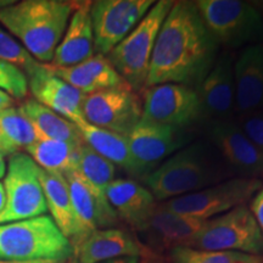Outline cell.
I'll return each mask as SVG.
<instances>
[{
  "label": "cell",
  "mask_w": 263,
  "mask_h": 263,
  "mask_svg": "<svg viewBox=\"0 0 263 263\" xmlns=\"http://www.w3.org/2000/svg\"><path fill=\"white\" fill-rule=\"evenodd\" d=\"M70 263H78L77 259H76L74 256H72V257L70 258Z\"/></svg>",
  "instance_id": "42"
},
{
  "label": "cell",
  "mask_w": 263,
  "mask_h": 263,
  "mask_svg": "<svg viewBox=\"0 0 263 263\" xmlns=\"http://www.w3.org/2000/svg\"><path fill=\"white\" fill-rule=\"evenodd\" d=\"M156 252L123 229L95 230L73 250L78 263H100L122 257H146Z\"/></svg>",
  "instance_id": "16"
},
{
  "label": "cell",
  "mask_w": 263,
  "mask_h": 263,
  "mask_svg": "<svg viewBox=\"0 0 263 263\" xmlns=\"http://www.w3.org/2000/svg\"><path fill=\"white\" fill-rule=\"evenodd\" d=\"M90 5L91 2H77L64 37L59 43L54 58L49 65L54 67H70L94 57Z\"/></svg>",
  "instance_id": "21"
},
{
  "label": "cell",
  "mask_w": 263,
  "mask_h": 263,
  "mask_svg": "<svg viewBox=\"0 0 263 263\" xmlns=\"http://www.w3.org/2000/svg\"><path fill=\"white\" fill-rule=\"evenodd\" d=\"M262 185V179L232 177L199 192L174 197L161 205L174 213L207 221L240 205H246Z\"/></svg>",
  "instance_id": "9"
},
{
  "label": "cell",
  "mask_w": 263,
  "mask_h": 263,
  "mask_svg": "<svg viewBox=\"0 0 263 263\" xmlns=\"http://www.w3.org/2000/svg\"><path fill=\"white\" fill-rule=\"evenodd\" d=\"M77 2L24 0L0 6V24L41 64H50Z\"/></svg>",
  "instance_id": "3"
},
{
  "label": "cell",
  "mask_w": 263,
  "mask_h": 263,
  "mask_svg": "<svg viewBox=\"0 0 263 263\" xmlns=\"http://www.w3.org/2000/svg\"><path fill=\"white\" fill-rule=\"evenodd\" d=\"M173 3L172 0L155 2L133 31L107 55L121 77L138 94L145 89L157 35Z\"/></svg>",
  "instance_id": "5"
},
{
  "label": "cell",
  "mask_w": 263,
  "mask_h": 263,
  "mask_svg": "<svg viewBox=\"0 0 263 263\" xmlns=\"http://www.w3.org/2000/svg\"><path fill=\"white\" fill-rule=\"evenodd\" d=\"M0 130L17 151L26 150L41 139L33 124L20 112L18 107L14 106L0 112Z\"/></svg>",
  "instance_id": "30"
},
{
  "label": "cell",
  "mask_w": 263,
  "mask_h": 263,
  "mask_svg": "<svg viewBox=\"0 0 263 263\" xmlns=\"http://www.w3.org/2000/svg\"><path fill=\"white\" fill-rule=\"evenodd\" d=\"M155 4L154 0H97L91 2L95 54L107 57Z\"/></svg>",
  "instance_id": "11"
},
{
  "label": "cell",
  "mask_w": 263,
  "mask_h": 263,
  "mask_svg": "<svg viewBox=\"0 0 263 263\" xmlns=\"http://www.w3.org/2000/svg\"><path fill=\"white\" fill-rule=\"evenodd\" d=\"M141 257H122V258H115L108 259L100 263H139Z\"/></svg>",
  "instance_id": "37"
},
{
  "label": "cell",
  "mask_w": 263,
  "mask_h": 263,
  "mask_svg": "<svg viewBox=\"0 0 263 263\" xmlns=\"http://www.w3.org/2000/svg\"><path fill=\"white\" fill-rule=\"evenodd\" d=\"M203 116L227 121L234 112V61L229 54L217 59L196 88Z\"/></svg>",
  "instance_id": "18"
},
{
  "label": "cell",
  "mask_w": 263,
  "mask_h": 263,
  "mask_svg": "<svg viewBox=\"0 0 263 263\" xmlns=\"http://www.w3.org/2000/svg\"><path fill=\"white\" fill-rule=\"evenodd\" d=\"M0 263H66V262L51 261V259H39V261H9V259H0Z\"/></svg>",
  "instance_id": "38"
},
{
  "label": "cell",
  "mask_w": 263,
  "mask_h": 263,
  "mask_svg": "<svg viewBox=\"0 0 263 263\" xmlns=\"http://www.w3.org/2000/svg\"><path fill=\"white\" fill-rule=\"evenodd\" d=\"M45 65L55 76L84 95L114 88L129 87L108 61L107 57L104 55L95 54L93 58L70 67H54L49 64Z\"/></svg>",
  "instance_id": "22"
},
{
  "label": "cell",
  "mask_w": 263,
  "mask_h": 263,
  "mask_svg": "<svg viewBox=\"0 0 263 263\" xmlns=\"http://www.w3.org/2000/svg\"><path fill=\"white\" fill-rule=\"evenodd\" d=\"M218 50L195 2H174L157 35L145 88L176 83L196 89L218 59Z\"/></svg>",
  "instance_id": "1"
},
{
  "label": "cell",
  "mask_w": 263,
  "mask_h": 263,
  "mask_svg": "<svg viewBox=\"0 0 263 263\" xmlns=\"http://www.w3.org/2000/svg\"><path fill=\"white\" fill-rule=\"evenodd\" d=\"M0 60L17 66L22 71L37 61L28 54V51L20 44L18 41H16L9 32L4 31L2 27H0Z\"/></svg>",
  "instance_id": "32"
},
{
  "label": "cell",
  "mask_w": 263,
  "mask_h": 263,
  "mask_svg": "<svg viewBox=\"0 0 263 263\" xmlns=\"http://www.w3.org/2000/svg\"><path fill=\"white\" fill-rule=\"evenodd\" d=\"M6 173V162H5V156L0 154V179L4 178Z\"/></svg>",
  "instance_id": "41"
},
{
  "label": "cell",
  "mask_w": 263,
  "mask_h": 263,
  "mask_svg": "<svg viewBox=\"0 0 263 263\" xmlns=\"http://www.w3.org/2000/svg\"><path fill=\"white\" fill-rule=\"evenodd\" d=\"M106 196L117 218L139 233L146 228L157 207L150 190L134 179H115L107 188Z\"/></svg>",
  "instance_id": "20"
},
{
  "label": "cell",
  "mask_w": 263,
  "mask_h": 263,
  "mask_svg": "<svg viewBox=\"0 0 263 263\" xmlns=\"http://www.w3.org/2000/svg\"><path fill=\"white\" fill-rule=\"evenodd\" d=\"M205 221L183 216L164 209L157 203L146 228L141 233L146 234L147 241L155 250H171L176 246H186L197 234Z\"/></svg>",
  "instance_id": "23"
},
{
  "label": "cell",
  "mask_w": 263,
  "mask_h": 263,
  "mask_svg": "<svg viewBox=\"0 0 263 263\" xmlns=\"http://www.w3.org/2000/svg\"><path fill=\"white\" fill-rule=\"evenodd\" d=\"M5 202H6V197H5L4 185H3V182H0V212L4 210Z\"/></svg>",
  "instance_id": "40"
},
{
  "label": "cell",
  "mask_w": 263,
  "mask_h": 263,
  "mask_svg": "<svg viewBox=\"0 0 263 263\" xmlns=\"http://www.w3.org/2000/svg\"><path fill=\"white\" fill-rule=\"evenodd\" d=\"M76 172L83 179L97 199L105 206H111L106 192L110 184L115 180L116 166L104 159L98 153L83 143L78 151Z\"/></svg>",
  "instance_id": "28"
},
{
  "label": "cell",
  "mask_w": 263,
  "mask_h": 263,
  "mask_svg": "<svg viewBox=\"0 0 263 263\" xmlns=\"http://www.w3.org/2000/svg\"><path fill=\"white\" fill-rule=\"evenodd\" d=\"M82 111L88 123L127 137L140 122L143 101L129 87L114 88L85 95Z\"/></svg>",
  "instance_id": "12"
},
{
  "label": "cell",
  "mask_w": 263,
  "mask_h": 263,
  "mask_svg": "<svg viewBox=\"0 0 263 263\" xmlns=\"http://www.w3.org/2000/svg\"><path fill=\"white\" fill-rule=\"evenodd\" d=\"M188 139L182 129L140 120L127 136L139 177L145 178L164 160L188 145Z\"/></svg>",
  "instance_id": "13"
},
{
  "label": "cell",
  "mask_w": 263,
  "mask_h": 263,
  "mask_svg": "<svg viewBox=\"0 0 263 263\" xmlns=\"http://www.w3.org/2000/svg\"><path fill=\"white\" fill-rule=\"evenodd\" d=\"M209 141L218 151L233 173L246 178H263V153L245 136L236 122L213 121Z\"/></svg>",
  "instance_id": "14"
},
{
  "label": "cell",
  "mask_w": 263,
  "mask_h": 263,
  "mask_svg": "<svg viewBox=\"0 0 263 263\" xmlns=\"http://www.w3.org/2000/svg\"><path fill=\"white\" fill-rule=\"evenodd\" d=\"M83 143L39 139L33 145L28 146L26 151L42 170L65 176L76 170L78 151Z\"/></svg>",
  "instance_id": "27"
},
{
  "label": "cell",
  "mask_w": 263,
  "mask_h": 263,
  "mask_svg": "<svg viewBox=\"0 0 263 263\" xmlns=\"http://www.w3.org/2000/svg\"><path fill=\"white\" fill-rule=\"evenodd\" d=\"M233 177L215 146L206 141H195L164 160L144 178L146 188L156 201L195 193Z\"/></svg>",
  "instance_id": "2"
},
{
  "label": "cell",
  "mask_w": 263,
  "mask_h": 263,
  "mask_svg": "<svg viewBox=\"0 0 263 263\" xmlns=\"http://www.w3.org/2000/svg\"><path fill=\"white\" fill-rule=\"evenodd\" d=\"M0 89L12 99H24L28 94L26 73L17 66L0 60Z\"/></svg>",
  "instance_id": "31"
},
{
  "label": "cell",
  "mask_w": 263,
  "mask_h": 263,
  "mask_svg": "<svg viewBox=\"0 0 263 263\" xmlns=\"http://www.w3.org/2000/svg\"><path fill=\"white\" fill-rule=\"evenodd\" d=\"M43 193L45 196L48 211L60 232L72 244L77 234V226L72 207L71 194L65 176L51 173L39 167Z\"/></svg>",
  "instance_id": "24"
},
{
  "label": "cell",
  "mask_w": 263,
  "mask_h": 263,
  "mask_svg": "<svg viewBox=\"0 0 263 263\" xmlns=\"http://www.w3.org/2000/svg\"><path fill=\"white\" fill-rule=\"evenodd\" d=\"M139 263H162V259L159 257V255L154 254L150 256H146V257H141Z\"/></svg>",
  "instance_id": "39"
},
{
  "label": "cell",
  "mask_w": 263,
  "mask_h": 263,
  "mask_svg": "<svg viewBox=\"0 0 263 263\" xmlns=\"http://www.w3.org/2000/svg\"><path fill=\"white\" fill-rule=\"evenodd\" d=\"M74 124L77 126L84 143L90 146L95 153L110 161L115 166L123 168L130 176L139 177V172H138L136 162L130 154L129 145H128L127 137L95 127L85 120Z\"/></svg>",
  "instance_id": "25"
},
{
  "label": "cell",
  "mask_w": 263,
  "mask_h": 263,
  "mask_svg": "<svg viewBox=\"0 0 263 263\" xmlns=\"http://www.w3.org/2000/svg\"><path fill=\"white\" fill-rule=\"evenodd\" d=\"M189 248L263 256V234L246 205L207 219Z\"/></svg>",
  "instance_id": "7"
},
{
  "label": "cell",
  "mask_w": 263,
  "mask_h": 263,
  "mask_svg": "<svg viewBox=\"0 0 263 263\" xmlns=\"http://www.w3.org/2000/svg\"><path fill=\"white\" fill-rule=\"evenodd\" d=\"M72 256L73 246L50 216L0 224V259L67 262Z\"/></svg>",
  "instance_id": "4"
},
{
  "label": "cell",
  "mask_w": 263,
  "mask_h": 263,
  "mask_svg": "<svg viewBox=\"0 0 263 263\" xmlns=\"http://www.w3.org/2000/svg\"><path fill=\"white\" fill-rule=\"evenodd\" d=\"M16 153H20V151L16 150L15 147L5 139V137L3 136L2 130H0V154L6 157V156H12Z\"/></svg>",
  "instance_id": "35"
},
{
  "label": "cell",
  "mask_w": 263,
  "mask_h": 263,
  "mask_svg": "<svg viewBox=\"0 0 263 263\" xmlns=\"http://www.w3.org/2000/svg\"><path fill=\"white\" fill-rule=\"evenodd\" d=\"M203 24L219 47L238 49L263 38V17L258 9L241 0L195 2Z\"/></svg>",
  "instance_id": "6"
},
{
  "label": "cell",
  "mask_w": 263,
  "mask_h": 263,
  "mask_svg": "<svg viewBox=\"0 0 263 263\" xmlns=\"http://www.w3.org/2000/svg\"><path fill=\"white\" fill-rule=\"evenodd\" d=\"M263 110V43L248 45L234 62V112Z\"/></svg>",
  "instance_id": "17"
},
{
  "label": "cell",
  "mask_w": 263,
  "mask_h": 263,
  "mask_svg": "<svg viewBox=\"0 0 263 263\" xmlns=\"http://www.w3.org/2000/svg\"><path fill=\"white\" fill-rule=\"evenodd\" d=\"M18 110L33 124L41 139L83 143L78 128L73 122L39 104L34 99H27L20 105Z\"/></svg>",
  "instance_id": "26"
},
{
  "label": "cell",
  "mask_w": 263,
  "mask_h": 263,
  "mask_svg": "<svg viewBox=\"0 0 263 263\" xmlns=\"http://www.w3.org/2000/svg\"><path fill=\"white\" fill-rule=\"evenodd\" d=\"M141 120L184 130L203 117L199 93L184 84L166 83L144 89Z\"/></svg>",
  "instance_id": "10"
},
{
  "label": "cell",
  "mask_w": 263,
  "mask_h": 263,
  "mask_svg": "<svg viewBox=\"0 0 263 263\" xmlns=\"http://www.w3.org/2000/svg\"><path fill=\"white\" fill-rule=\"evenodd\" d=\"M12 104H14V99L10 97L8 93L0 89V112L11 107Z\"/></svg>",
  "instance_id": "36"
},
{
  "label": "cell",
  "mask_w": 263,
  "mask_h": 263,
  "mask_svg": "<svg viewBox=\"0 0 263 263\" xmlns=\"http://www.w3.org/2000/svg\"><path fill=\"white\" fill-rule=\"evenodd\" d=\"M65 178L70 189L76 226H77V234L72 241L74 250L91 233L116 224L118 218L112 207L105 206L99 201L76 171L65 174Z\"/></svg>",
  "instance_id": "19"
},
{
  "label": "cell",
  "mask_w": 263,
  "mask_h": 263,
  "mask_svg": "<svg viewBox=\"0 0 263 263\" xmlns=\"http://www.w3.org/2000/svg\"><path fill=\"white\" fill-rule=\"evenodd\" d=\"M3 185L6 202L0 212V224L35 218L48 212L39 166L27 154L10 156Z\"/></svg>",
  "instance_id": "8"
},
{
  "label": "cell",
  "mask_w": 263,
  "mask_h": 263,
  "mask_svg": "<svg viewBox=\"0 0 263 263\" xmlns=\"http://www.w3.org/2000/svg\"><path fill=\"white\" fill-rule=\"evenodd\" d=\"M236 123L254 145L263 153V110L240 115Z\"/></svg>",
  "instance_id": "33"
},
{
  "label": "cell",
  "mask_w": 263,
  "mask_h": 263,
  "mask_svg": "<svg viewBox=\"0 0 263 263\" xmlns=\"http://www.w3.org/2000/svg\"><path fill=\"white\" fill-rule=\"evenodd\" d=\"M27 77L28 90L34 100L66 120L77 123L84 120L83 100L85 95L74 89L49 70L45 64L34 61L24 71Z\"/></svg>",
  "instance_id": "15"
},
{
  "label": "cell",
  "mask_w": 263,
  "mask_h": 263,
  "mask_svg": "<svg viewBox=\"0 0 263 263\" xmlns=\"http://www.w3.org/2000/svg\"><path fill=\"white\" fill-rule=\"evenodd\" d=\"M250 211H251L252 216L255 217L256 222L261 229L263 234V185L257 193L252 196V199L250 200Z\"/></svg>",
  "instance_id": "34"
},
{
  "label": "cell",
  "mask_w": 263,
  "mask_h": 263,
  "mask_svg": "<svg viewBox=\"0 0 263 263\" xmlns=\"http://www.w3.org/2000/svg\"><path fill=\"white\" fill-rule=\"evenodd\" d=\"M171 263H263V256L241 252L211 251L189 246H176L170 250Z\"/></svg>",
  "instance_id": "29"
}]
</instances>
